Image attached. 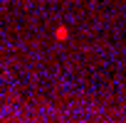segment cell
<instances>
[{
  "label": "cell",
  "instance_id": "obj_1",
  "mask_svg": "<svg viewBox=\"0 0 126 123\" xmlns=\"http://www.w3.org/2000/svg\"><path fill=\"white\" fill-rule=\"evenodd\" d=\"M54 37H57V39H59V42H64V39H67V37H69V30H67V27H64V25H59V27H57V30H54Z\"/></svg>",
  "mask_w": 126,
  "mask_h": 123
}]
</instances>
